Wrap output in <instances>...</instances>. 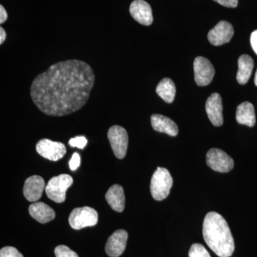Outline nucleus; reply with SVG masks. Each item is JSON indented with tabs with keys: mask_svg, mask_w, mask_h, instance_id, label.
Returning <instances> with one entry per match:
<instances>
[{
	"mask_svg": "<svg viewBox=\"0 0 257 257\" xmlns=\"http://www.w3.org/2000/svg\"><path fill=\"white\" fill-rule=\"evenodd\" d=\"M56 257H79L77 253L65 245H59L55 249Z\"/></svg>",
	"mask_w": 257,
	"mask_h": 257,
	"instance_id": "22",
	"label": "nucleus"
},
{
	"mask_svg": "<svg viewBox=\"0 0 257 257\" xmlns=\"http://www.w3.org/2000/svg\"><path fill=\"white\" fill-rule=\"evenodd\" d=\"M29 212L33 219L41 224H46L55 218V211L43 202L32 204L29 207Z\"/></svg>",
	"mask_w": 257,
	"mask_h": 257,
	"instance_id": "16",
	"label": "nucleus"
},
{
	"mask_svg": "<svg viewBox=\"0 0 257 257\" xmlns=\"http://www.w3.org/2000/svg\"><path fill=\"white\" fill-rule=\"evenodd\" d=\"M8 15L3 5L0 6V24H3L8 20Z\"/></svg>",
	"mask_w": 257,
	"mask_h": 257,
	"instance_id": "28",
	"label": "nucleus"
},
{
	"mask_svg": "<svg viewBox=\"0 0 257 257\" xmlns=\"http://www.w3.org/2000/svg\"><path fill=\"white\" fill-rule=\"evenodd\" d=\"M157 94L169 104L173 102L176 95L175 83L170 78H164L159 83L156 89Z\"/></svg>",
	"mask_w": 257,
	"mask_h": 257,
	"instance_id": "20",
	"label": "nucleus"
},
{
	"mask_svg": "<svg viewBox=\"0 0 257 257\" xmlns=\"http://www.w3.org/2000/svg\"><path fill=\"white\" fill-rule=\"evenodd\" d=\"M254 83H255V85H256L257 87V70L256 72V74H255Z\"/></svg>",
	"mask_w": 257,
	"mask_h": 257,
	"instance_id": "30",
	"label": "nucleus"
},
{
	"mask_svg": "<svg viewBox=\"0 0 257 257\" xmlns=\"http://www.w3.org/2000/svg\"><path fill=\"white\" fill-rule=\"evenodd\" d=\"M7 34L5 32V29L0 28V44L3 45L4 43L5 40H6Z\"/></svg>",
	"mask_w": 257,
	"mask_h": 257,
	"instance_id": "29",
	"label": "nucleus"
},
{
	"mask_svg": "<svg viewBox=\"0 0 257 257\" xmlns=\"http://www.w3.org/2000/svg\"><path fill=\"white\" fill-rule=\"evenodd\" d=\"M36 150L40 156L54 162L60 160L67 152L63 143L52 141L48 139L39 141L36 145Z\"/></svg>",
	"mask_w": 257,
	"mask_h": 257,
	"instance_id": "8",
	"label": "nucleus"
},
{
	"mask_svg": "<svg viewBox=\"0 0 257 257\" xmlns=\"http://www.w3.org/2000/svg\"><path fill=\"white\" fill-rule=\"evenodd\" d=\"M236 121L240 124L252 127L256 124L254 107L251 103L244 101L237 106L236 113Z\"/></svg>",
	"mask_w": 257,
	"mask_h": 257,
	"instance_id": "18",
	"label": "nucleus"
},
{
	"mask_svg": "<svg viewBox=\"0 0 257 257\" xmlns=\"http://www.w3.org/2000/svg\"><path fill=\"white\" fill-rule=\"evenodd\" d=\"M173 185V179L167 169L157 167L152 175L150 191L152 197L157 201H162L168 197Z\"/></svg>",
	"mask_w": 257,
	"mask_h": 257,
	"instance_id": "3",
	"label": "nucleus"
},
{
	"mask_svg": "<svg viewBox=\"0 0 257 257\" xmlns=\"http://www.w3.org/2000/svg\"><path fill=\"white\" fill-rule=\"evenodd\" d=\"M206 111L208 117L214 126H220L224 122L222 114V100L220 94L213 93L206 101Z\"/></svg>",
	"mask_w": 257,
	"mask_h": 257,
	"instance_id": "12",
	"label": "nucleus"
},
{
	"mask_svg": "<svg viewBox=\"0 0 257 257\" xmlns=\"http://www.w3.org/2000/svg\"><path fill=\"white\" fill-rule=\"evenodd\" d=\"M87 145V140L85 137L78 136L71 139L69 141V145L72 147H77L79 149H84Z\"/></svg>",
	"mask_w": 257,
	"mask_h": 257,
	"instance_id": "24",
	"label": "nucleus"
},
{
	"mask_svg": "<svg viewBox=\"0 0 257 257\" xmlns=\"http://www.w3.org/2000/svg\"><path fill=\"white\" fill-rule=\"evenodd\" d=\"M189 257H211L209 253L200 243H194L189 251Z\"/></svg>",
	"mask_w": 257,
	"mask_h": 257,
	"instance_id": "21",
	"label": "nucleus"
},
{
	"mask_svg": "<svg viewBox=\"0 0 257 257\" xmlns=\"http://www.w3.org/2000/svg\"><path fill=\"white\" fill-rule=\"evenodd\" d=\"M194 79L197 85L204 87L210 84L215 74L212 64L207 58L196 57L194 62Z\"/></svg>",
	"mask_w": 257,
	"mask_h": 257,
	"instance_id": "9",
	"label": "nucleus"
},
{
	"mask_svg": "<svg viewBox=\"0 0 257 257\" xmlns=\"http://www.w3.org/2000/svg\"><path fill=\"white\" fill-rule=\"evenodd\" d=\"M95 82L89 64L69 60L52 64L32 83L30 95L37 107L49 116H63L85 105Z\"/></svg>",
	"mask_w": 257,
	"mask_h": 257,
	"instance_id": "1",
	"label": "nucleus"
},
{
	"mask_svg": "<svg viewBox=\"0 0 257 257\" xmlns=\"http://www.w3.org/2000/svg\"><path fill=\"white\" fill-rule=\"evenodd\" d=\"M234 36L232 25L226 21L219 22L208 33V40L212 45L220 46L228 43Z\"/></svg>",
	"mask_w": 257,
	"mask_h": 257,
	"instance_id": "10",
	"label": "nucleus"
},
{
	"mask_svg": "<svg viewBox=\"0 0 257 257\" xmlns=\"http://www.w3.org/2000/svg\"><path fill=\"white\" fill-rule=\"evenodd\" d=\"M207 165L211 170L221 173H226L234 168V160L226 152L219 149L213 148L206 156Z\"/></svg>",
	"mask_w": 257,
	"mask_h": 257,
	"instance_id": "7",
	"label": "nucleus"
},
{
	"mask_svg": "<svg viewBox=\"0 0 257 257\" xmlns=\"http://www.w3.org/2000/svg\"><path fill=\"white\" fill-rule=\"evenodd\" d=\"M128 233L124 229L116 230L109 236L105 246L106 253L110 257H118L122 254L126 246Z\"/></svg>",
	"mask_w": 257,
	"mask_h": 257,
	"instance_id": "11",
	"label": "nucleus"
},
{
	"mask_svg": "<svg viewBox=\"0 0 257 257\" xmlns=\"http://www.w3.org/2000/svg\"><path fill=\"white\" fill-rule=\"evenodd\" d=\"M106 202L111 209L117 212L124 211L125 197L124 189L119 184H114L108 189L105 194Z\"/></svg>",
	"mask_w": 257,
	"mask_h": 257,
	"instance_id": "17",
	"label": "nucleus"
},
{
	"mask_svg": "<svg viewBox=\"0 0 257 257\" xmlns=\"http://www.w3.org/2000/svg\"><path fill=\"white\" fill-rule=\"evenodd\" d=\"M250 42H251V45L253 51L257 55V30H255L251 33Z\"/></svg>",
	"mask_w": 257,
	"mask_h": 257,
	"instance_id": "27",
	"label": "nucleus"
},
{
	"mask_svg": "<svg viewBox=\"0 0 257 257\" xmlns=\"http://www.w3.org/2000/svg\"><path fill=\"white\" fill-rule=\"evenodd\" d=\"M152 127L155 131L165 133L172 137L178 135L179 128L175 121L164 115L155 114L151 116Z\"/></svg>",
	"mask_w": 257,
	"mask_h": 257,
	"instance_id": "15",
	"label": "nucleus"
},
{
	"mask_svg": "<svg viewBox=\"0 0 257 257\" xmlns=\"http://www.w3.org/2000/svg\"><path fill=\"white\" fill-rule=\"evenodd\" d=\"M45 183L40 176L34 175L26 179L24 185V196L29 202H35L41 198Z\"/></svg>",
	"mask_w": 257,
	"mask_h": 257,
	"instance_id": "14",
	"label": "nucleus"
},
{
	"mask_svg": "<svg viewBox=\"0 0 257 257\" xmlns=\"http://www.w3.org/2000/svg\"><path fill=\"white\" fill-rule=\"evenodd\" d=\"M107 137L115 157L119 160L124 158L127 151L128 141L126 130L119 125H114L109 128Z\"/></svg>",
	"mask_w": 257,
	"mask_h": 257,
	"instance_id": "6",
	"label": "nucleus"
},
{
	"mask_svg": "<svg viewBox=\"0 0 257 257\" xmlns=\"http://www.w3.org/2000/svg\"><path fill=\"white\" fill-rule=\"evenodd\" d=\"M72 184L73 179L66 174L52 177L45 187L47 196L55 202H64L66 199V192Z\"/></svg>",
	"mask_w": 257,
	"mask_h": 257,
	"instance_id": "4",
	"label": "nucleus"
},
{
	"mask_svg": "<svg viewBox=\"0 0 257 257\" xmlns=\"http://www.w3.org/2000/svg\"><path fill=\"white\" fill-rule=\"evenodd\" d=\"M0 257H24L16 248L5 246L0 250Z\"/></svg>",
	"mask_w": 257,
	"mask_h": 257,
	"instance_id": "23",
	"label": "nucleus"
},
{
	"mask_svg": "<svg viewBox=\"0 0 257 257\" xmlns=\"http://www.w3.org/2000/svg\"><path fill=\"white\" fill-rule=\"evenodd\" d=\"M97 222V212L95 209L89 207L76 208L69 217V225L75 230L95 226Z\"/></svg>",
	"mask_w": 257,
	"mask_h": 257,
	"instance_id": "5",
	"label": "nucleus"
},
{
	"mask_svg": "<svg viewBox=\"0 0 257 257\" xmlns=\"http://www.w3.org/2000/svg\"><path fill=\"white\" fill-rule=\"evenodd\" d=\"M203 237L208 246L219 257H230L234 241L229 225L219 213L211 211L204 218Z\"/></svg>",
	"mask_w": 257,
	"mask_h": 257,
	"instance_id": "2",
	"label": "nucleus"
},
{
	"mask_svg": "<svg viewBox=\"0 0 257 257\" xmlns=\"http://www.w3.org/2000/svg\"><path fill=\"white\" fill-rule=\"evenodd\" d=\"M132 17L138 23L145 26H150L153 23V15L150 5L145 0H135L130 8Z\"/></svg>",
	"mask_w": 257,
	"mask_h": 257,
	"instance_id": "13",
	"label": "nucleus"
},
{
	"mask_svg": "<svg viewBox=\"0 0 257 257\" xmlns=\"http://www.w3.org/2000/svg\"><path fill=\"white\" fill-rule=\"evenodd\" d=\"M81 159L80 156L77 152H74L72 155V159L69 161V168L72 171H75L78 169L79 165H80Z\"/></svg>",
	"mask_w": 257,
	"mask_h": 257,
	"instance_id": "25",
	"label": "nucleus"
},
{
	"mask_svg": "<svg viewBox=\"0 0 257 257\" xmlns=\"http://www.w3.org/2000/svg\"><path fill=\"white\" fill-rule=\"evenodd\" d=\"M214 1L226 8H234L238 5V0H214Z\"/></svg>",
	"mask_w": 257,
	"mask_h": 257,
	"instance_id": "26",
	"label": "nucleus"
},
{
	"mask_svg": "<svg viewBox=\"0 0 257 257\" xmlns=\"http://www.w3.org/2000/svg\"><path fill=\"white\" fill-rule=\"evenodd\" d=\"M253 60L250 56L243 55L240 56L238 60L237 74H236V80L240 84H245L248 82V79L251 77L253 68Z\"/></svg>",
	"mask_w": 257,
	"mask_h": 257,
	"instance_id": "19",
	"label": "nucleus"
}]
</instances>
